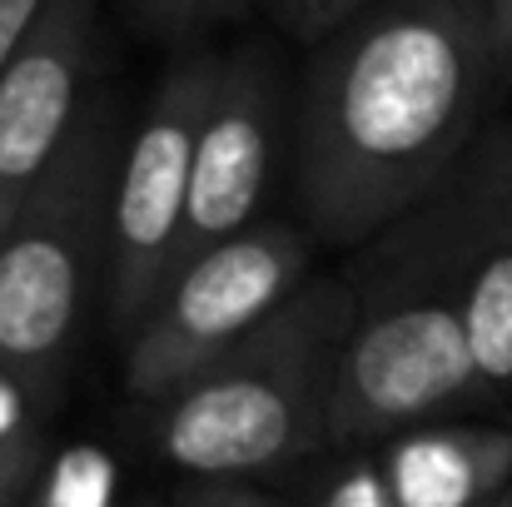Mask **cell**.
Wrapping results in <instances>:
<instances>
[{"instance_id": "obj_12", "label": "cell", "mask_w": 512, "mask_h": 507, "mask_svg": "<svg viewBox=\"0 0 512 507\" xmlns=\"http://www.w3.org/2000/svg\"><path fill=\"white\" fill-rule=\"evenodd\" d=\"M264 5V15L284 30V35H294V40H304L309 50L319 45V40H329L339 25H348L358 10H368L373 0H259Z\"/></svg>"}, {"instance_id": "obj_9", "label": "cell", "mask_w": 512, "mask_h": 507, "mask_svg": "<svg viewBox=\"0 0 512 507\" xmlns=\"http://www.w3.org/2000/svg\"><path fill=\"white\" fill-rule=\"evenodd\" d=\"M463 319L488 408H512V120L498 115L443 184Z\"/></svg>"}, {"instance_id": "obj_8", "label": "cell", "mask_w": 512, "mask_h": 507, "mask_svg": "<svg viewBox=\"0 0 512 507\" xmlns=\"http://www.w3.org/2000/svg\"><path fill=\"white\" fill-rule=\"evenodd\" d=\"M100 90V5L50 0L0 80V239L65 160Z\"/></svg>"}, {"instance_id": "obj_6", "label": "cell", "mask_w": 512, "mask_h": 507, "mask_svg": "<svg viewBox=\"0 0 512 507\" xmlns=\"http://www.w3.org/2000/svg\"><path fill=\"white\" fill-rule=\"evenodd\" d=\"M224 50L214 45H179L160 70L145 110L135 115L110 199V264H105V319L115 338L140 329L155 294L165 289L189 209L199 125L214 100Z\"/></svg>"}, {"instance_id": "obj_2", "label": "cell", "mask_w": 512, "mask_h": 507, "mask_svg": "<svg viewBox=\"0 0 512 507\" xmlns=\"http://www.w3.org/2000/svg\"><path fill=\"white\" fill-rule=\"evenodd\" d=\"M353 324L343 338L334 448L368 453L403 433L453 423L468 408H488L453 249V214L443 189L368 239V254L348 269Z\"/></svg>"}, {"instance_id": "obj_17", "label": "cell", "mask_w": 512, "mask_h": 507, "mask_svg": "<svg viewBox=\"0 0 512 507\" xmlns=\"http://www.w3.org/2000/svg\"><path fill=\"white\" fill-rule=\"evenodd\" d=\"M483 10H488V25H493V45H498L503 75L512 85V0H483Z\"/></svg>"}, {"instance_id": "obj_7", "label": "cell", "mask_w": 512, "mask_h": 507, "mask_svg": "<svg viewBox=\"0 0 512 507\" xmlns=\"http://www.w3.org/2000/svg\"><path fill=\"white\" fill-rule=\"evenodd\" d=\"M289 120H294V105L284 90L279 55L259 40L224 50L214 100L199 125L194 184H189L174 269L259 224L274 165L289 150Z\"/></svg>"}, {"instance_id": "obj_4", "label": "cell", "mask_w": 512, "mask_h": 507, "mask_svg": "<svg viewBox=\"0 0 512 507\" xmlns=\"http://www.w3.org/2000/svg\"><path fill=\"white\" fill-rule=\"evenodd\" d=\"M125 135L120 100L100 90L65 160L0 239V363L50 388H65L90 304H105L110 199Z\"/></svg>"}, {"instance_id": "obj_15", "label": "cell", "mask_w": 512, "mask_h": 507, "mask_svg": "<svg viewBox=\"0 0 512 507\" xmlns=\"http://www.w3.org/2000/svg\"><path fill=\"white\" fill-rule=\"evenodd\" d=\"M45 10H50V0H0V80L20 60V50L30 45Z\"/></svg>"}, {"instance_id": "obj_5", "label": "cell", "mask_w": 512, "mask_h": 507, "mask_svg": "<svg viewBox=\"0 0 512 507\" xmlns=\"http://www.w3.org/2000/svg\"><path fill=\"white\" fill-rule=\"evenodd\" d=\"M314 279V234L289 219H259L254 229L194 254L155 294L140 329L125 338V388L145 403L170 398L229 348L259 334Z\"/></svg>"}, {"instance_id": "obj_3", "label": "cell", "mask_w": 512, "mask_h": 507, "mask_svg": "<svg viewBox=\"0 0 512 507\" xmlns=\"http://www.w3.org/2000/svg\"><path fill=\"white\" fill-rule=\"evenodd\" d=\"M348 274H314L259 334L150 403V448L199 483H259L334 448Z\"/></svg>"}, {"instance_id": "obj_10", "label": "cell", "mask_w": 512, "mask_h": 507, "mask_svg": "<svg viewBox=\"0 0 512 507\" xmlns=\"http://www.w3.org/2000/svg\"><path fill=\"white\" fill-rule=\"evenodd\" d=\"M393 507H488L512 488V428L433 423L368 448Z\"/></svg>"}, {"instance_id": "obj_19", "label": "cell", "mask_w": 512, "mask_h": 507, "mask_svg": "<svg viewBox=\"0 0 512 507\" xmlns=\"http://www.w3.org/2000/svg\"><path fill=\"white\" fill-rule=\"evenodd\" d=\"M140 507H170V503H140Z\"/></svg>"}, {"instance_id": "obj_16", "label": "cell", "mask_w": 512, "mask_h": 507, "mask_svg": "<svg viewBox=\"0 0 512 507\" xmlns=\"http://www.w3.org/2000/svg\"><path fill=\"white\" fill-rule=\"evenodd\" d=\"M259 0H194V20H189V45H204V35L214 25H229L239 15H249Z\"/></svg>"}, {"instance_id": "obj_14", "label": "cell", "mask_w": 512, "mask_h": 507, "mask_svg": "<svg viewBox=\"0 0 512 507\" xmlns=\"http://www.w3.org/2000/svg\"><path fill=\"white\" fill-rule=\"evenodd\" d=\"M170 507H289V503L259 493L254 483H199V478H184L179 493L170 498Z\"/></svg>"}, {"instance_id": "obj_11", "label": "cell", "mask_w": 512, "mask_h": 507, "mask_svg": "<svg viewBox=\"0 0 512 507\" xmlns=\"http://www.w3.org/2000/svg\"><path fill=\"white\" fill-rule=\"evenodd\" d=\"M60 388L0 363V507H30L50 463V413Z\"/></svg>"}, {"instance_id": "obj_13", "label": "cell", "mask_w": 512, "mask_h": 507, "mask_svg": "<svg viewBox=\"0 0 512 507\" xmlns=\"http://www.w3.org/2000/svg\"><path fill=\"white\" fill-rule=\"evenodd\" d=\"M125 15L155 35V40H170L174 50L189 45V20H194V0H120Z\"/></svg>"}, {"instance_id": "obj_1", "label": "cell", "mask_w": 512, "mask_h": 507, "mask_svg": "<svg viewBox=\"0 0 512 507\" xmlns=\"http://www.w3.org/2000/svg\"><path fill=\"white\" fill-rule=\"evenodd\" d=\"M508 75L483 0H373L314 45L289 169L304 229L368 244L423 209L498 120Z\"/></svg>"}, {"instance_id": "obj_18", "label": "cell", "mask_w": 512, "mask_h": 507, "mask_svg": "<svg viewBox=\"0 0 512 507\" xmlns=\"http://www.w3.org/2000/svg\"><path fill=\"white\" fill-rule=\"evenodd\" d=\"M488 507H512V488H508V493H503V498H493V503H488Z\"/></svg>"}]
</instances>
